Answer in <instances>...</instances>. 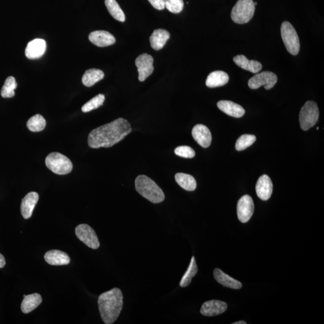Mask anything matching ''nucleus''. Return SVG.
Masks as SVG:
<instances>
[{"instance_id": "nucleus-1", "label": "nucleus", "mask_w": 324, "mask_h": 324, "mask_svg": "<svg viewBox=\"0 0 324 324\" xmlns=\"http://www.w3.org/2000/svg\"><path fill=\"white\" fill-rule=\"evenodd\" d=\"M132 128L126 120L119 118L91 131L88 144L92 149L109 148L119 143L132 132Z\"/></svg>"}, {"instance_id": "nucleus-2", "label": "nucleus", "mask_w": 324, "mask_h": 324, "mask_svg": "<svg viewBox=\"0 0 324 324\" xmlns=\"http://www.w3.org/2000/svg\"><path fill=\"white\" fill-rule=\"evenodd\" d=\"M98 305L102 319L106 324H111L118 319L123 306V295L117 287L99 296Z\"/></svg>"}, {"instance_id": "nucleus-3", "label": "nucleus", "mask_w": 324, "mask_h": 324, "mask_svg": "<svg viewBox=\"0 0 324 324\" xmlns=\"http://www.w3.org/2000/svg\"><path fill=\"white\" fill-rule=\"evenodd\" d=\"M136 191L153 203L163 202L164 194L155 181L146 175H139L135 180Z\"/></svg>"}, {"instance_id": "nucleus-4", "label": "nucleus", "mask_w": 324, "mask_h": 324, "mask_svg": "<svg viewBox=\"0 0 324 324\" xmlns=\"http://www.w3.org/2000/svg\"><path fill=\"white\" fill-rule=\"evenodd\" d=\"M255 5L253 0H239L232 10L231 16L235 23H247L253 18Z\"/></svg>"}, {"instance_id": "nucleus-5", "label": "nucleus", "mask_w": 324, "mask_h": 324, "mask_svg": "<svg viewBox=\"0 0 324 324\" xmlns=\"http://www.w3.org/2000/svg\"><path fill=\"white\" fill-rule=\"evenodd\" d=\"M46 165L56 174L66 175L72 171L73 164L66 156L60 153H50L45 159Z\"/></svg>"}, {"instance_id": "nucleus-6", "label": "nucleus", "mask_w": 324, "mask_h": 324, "mask_svg": "<svg viewBox=\"0 0 324 324\" xmlns=\"http://www.w3.org/2000/svg\"><path fill=\"white\" fill-rule=\"evenodd\" d=\"M281 36L287 51L290 54L297 55L300 49V39L294 27L289 22L284 21L282 24Z\"/></svg>"}, {"instance_id": "nucleus-7", "label": "nucleus", "mask_w": 324, "mask_h": 324, "mask_svg": "<svg viewBox=\"0 0 324 324\" xmlns=\"http://www.w3.org/2000/svg\"><path fill=\"white\" fill-rule=\"evenodd\" d=\"M319 116L317 103L313 101L307 102L301 108L299 116L301 128L303 130H308L317 124Z\"/></svg>"}, {"instance_id": "nucleus-8", "label": "nucleus", "mask_w": 324, "mask_h": 324, "mask_svg": "<svg viewBox=\"0 0 324 324\" xmlns=\"http://www.w3.org/2000/svg\"><path fill=\"white\" fill-rule=\"evenodd\" d=\"M278 77L275 74L269 71H265L258 74L250 78L248 85L252 90H256L262 86H264L265 90H270L278 82Z\"/></svg>"}, {"instance_id": "nucleus-9", "label": "nucleus", "mask_w": 324, "mask_h": 324, "mask_svg": "<svg viewBox=\"0 0 324 324\" xmlns=\"http://www.w3.org/2000/svg\"><path fill=\"white\" fill-rule=\"evenodd\" d=\"M75 233L81 242L84 243L88 247L97 249L100 246V243L96 232L90 226L81 224L77 226Z\"/></svg>"}, {"instance_id": "nucleus-10", "label": "nucleus", "mask_w": 324, "mask_h": 324, "mask_svg": "<svg viewBox=\"0 0 324 324\" xmlns=\"http://www.w3.org/2000/svg\"><path fill=\"white\" fill-rule=\"evenodd\" d=\"M255 205L252 197L244 195L240 198L237 203V215L240 222L246 223L251 219L254 213Z\"/></svg>"}, {"instance_id": "nucleus-11", "label": "nucleus", "mask_w": 324, "mask_h": 324, "mask_svg": "<svg viewBox=\"0 0 324 324\" xmlns=\"http://www.w3.org/2000/svg\"><path fill=\"white\" fill-rule=\"evenodd\" d=\"M154 59L152 55L142 54L136 58L135 65L138 68V79L141 82L149 77L154 71Z\"/></svg>"}, {"instance_id": "nucleus-12", "label": "nucleus", "mask_w": 324, "mask_h": 324, "mask_svg": "<svg viewBox=\"0 0 324 324\" xmlns=\"http://www.w3.org/2000/svg\"><path fill=\"white\" fill-rule=\"evenodd\" d=\"M228 308L227 304L223 301L213 300L206 301L201 307V314L205 317H214L224 313Z\"/></svg>"}, {"instance_id": "nucleus-13", "label": "nucleus", "mask_w": 324, "mask_h": 324, "mask_svg": "<svg viewBox=\"0 0 324 324\" xmlns=\"http://www.w3.org/2000/svg\"><path fill=\"white\" fill-rule=\"evenodd\" d=\"M192 135L197 143L203 148L211 145L212 136L209 128L203 124H197L193 128Z\"/></svg>"}, {"instance_id": "nucleus-14", "label": "nucleus", "mask_w": 324, "mask_h": 324, "mask_svg": "<svg viewBox=\"0 0 324 324\" xmlns=\"http://www.w3.org/2000/svg\"><path fill=\"white\" fill-rule=\"evenodd\" d=\"M89 40L95 45L99 47H107L116 43L114 36L107 31L98 30L90 33Z\"/></svg>"}, {"instance_id": "nucleus-15", "label": "nucleus", "mask_w": 324, "mask_h": 324, "mask_svg": "<svg viewBox=\"0 0 324 324\" xmlns=\"http://www.w3.org/2000/svg\"><path fill=\"white\" fill-rule=\"evenodd\" d=\"M273 189V183L269 176L263 175L259 178L256 185V192L261 200H269L272 196Z\"/></svg>"}, {"instance_id": "nucleus-16", "label": "nucleus", "mask_w": 324, "mask_h": 324, "mask_svg": "<svg viewBox=\"0 0 324 324\" xmlns=\"http://www.w3.org/2000/svg\"><path fill=\"white\" fill-rule=\"evenodd\" d=\"M46 49V41L43 39H36L28 43L26 49V55L29 59H37L42 57Z\"/></svg>"}, {"instance_id": "nucleus-17", "label": "nucleus", "mask_w": 324, "mask_h": 324, "mask_svg": "<svg viewBox=\"0 0 324 324\" xmlns=\"http://www.w3.org/2000/svg\"><path fill=\"white\" fill-rule=\"evenodd\" d=\"M39 194L37 192L29 193L22 200L21 205V213L25 219H29L32 217L33 210L39 201Z\"/></svg>"}, {"instance_id": "nucleus-18", "label": "nucleus", "mask_w": 324, "mask_h": 324, "mask_svg": "<svg viewBox=\"0 0 324 324\" xmlns=\"http://www.w3.org/2000/svg\"><path fill=\"white\" fill-rule=\"evenodd\" d=\"M217 107L227 115L240 118L244 115L245 110L242 106L229 100H221L217 103Z\"/></svg>"}, {"instance_id": "nucleus-19", "label": "nucleus", "mask_w": 324, "mask_h": 324, "mask_svg": "<svg viewBox=\"0 0 324 324\" xmlns=\"http://www.w3.org/2000/svg\"><path fill=\"white\" fill-rule=\"evenodd\" d=\"M44 260L51 265H65L71 262V258L65 252L58 250H49L44 256Z\"/></svg>"}, {"instance_id": "nucleus-20", "label": "nucleus", "mask_w": 324, "mask_h": 324, "mask_svg": "<svg viewBox=\"0 0 324 324\" xmlns=\"http://www.w3.org/2000/svg\"><path fill=\"white\" fill-rule=\"evenodd\" d=\"M213 275L214 279L218 283L222 284L223 286L234 289H240L242 287L241 282L231 278L219 269H215Z\"/></svg>"}, {"instance_id": "nucleus-21", "label": "nucleus", "mask_w": 324, "mask_h": 324, "mask_svg": "<svg viewBox=\"0 0 324 324\" xmlns=\"http://www.w3.org/2000/svg\"><path fill=\"white\" fill-rule=\"evenodd\" d=\"M169 38L170 34L167 31L163 29L155 30L150 38L151 46L156 51H159L163 48Z\"/></svg>"}, {"instance_id": "nucleus-22", "label": "nucleus", "mask_w": 324, "mask_h": 324, "mask_svg": "<svg viewBox=\"0 0 324 324\" xmlns=\"http://www.w3.org/2000/svg\"><path fill=\"white\" fill-rule=\"evenodd\" d=\"M233 60L240 68L252 72L253 74H257L262 68V64L259 61L248 60L247 57L243 55L236 56L234 57Z\"/></svg>"}, {"instance_id": "nucleus-23", "label": "nucleus", "mask_w": 324, "mask_h": 324, "mask_svg": "<svg viewBox=\"0 0 324 324\" xmlns=\"http://www.w3.org/2000/svg\"><path fill=\"white\" fill-rule=\"evenodd\" d=\"M230 77L226 72L217 71L211 72L206 78V85L209 88H216L225 85L228 82Z\"/></svg>"}, {"instance_id": "nucleus-24", "label": "nucleus", "mask_w": 324, "mask_h": 324, "mask_svg": "<svg viewBox=\"0 0 324 324\" xmlns=\"http://www.w3.org/2000/svg\"><path fill=\"white\" fill-rule=\"evenodd\" d=\"M41 301H42V298L38 293L26 295V297H24L23 301H22L21 311L24 314H29L37 308Z\"/></svg>"}, {"instance_id": "nucleus-25", "label": "nucleus", "mask_w": 324, "mask_h": 324, "mask_svg": "<svg viewBox=\"0 0 324 324\" xmlns=\"http://www.w3.org/2000/svg\"><path fill=\"white\" fill-rule=\"evenodd\" d=\"M105 77L104 73L101 70L91 69L86 71L83 74L82 81L83 84L90 87L101 81Z\"/></svg>"}, {"instance_id": "nucleus-26", "label": "nucleus", "mask_w": 324, "mask_h": 324, "mask_svg": "<svg viewBox=\"0 0 324 324\" xmlns=\"http://www.w3.org/2000/svg\"><path fill=\"white\" fill-rule=\"evenodd\" d=\"M175 179L178 185L187 191H194L197 189V181L191 175L177 173Z\"/></svg>"}, {"instance_id": "nucleus-27", "label": "nucleus", "mask_w": 324, "mask_h": 324, "mask_svg": "<svg viewBox=\"0 0 324 324\" xmlns=\"http://www.w3.org/2000/svg\"><path fill=\"white\" fill-rule=\"evenodd\" d=\"M105 3L108 12L114 19L120 22L125 21V17L123 11L122 10L116 0H105Z\"/></svg>"}, {"instance_id": "nucleus-28", "label": "nucleus", "mask_w": 324, "mask_h": 324, "mask_svg": "<svg viewBox=\"0 0 324 324\" xmlns=\"http://www.w3.org/2000/svg\"><path fill=\"white\" fill-rule=\"evenodd\" d=\"M197 273L198 266L196 259H195L194 256H192L188 269L186 271L185 274H184L180 282V286L186 287L189 286L190 284L191 283L192 278L196 276Z\"/></svg>"}, {"instance_id": "nucleus-29", "label": "nucleus", "mask_w": 324, "mask_h": 324, "mask_svg": "<svg viewBox=\"0 0 324 324\" xmlns=\"http://www.w3.org/2000/svg\"><path fill=\"white\" fill-rule=\"evenodd\" d=\"M46 122L45 119L40 114L31 117L27 122V126L33 132H41L45 128Z\"/></svg>"}, {"instance_id": "nucleus-30", "label": "nucleus", "mask_w": 324, "mask_h": 324, "mask_svg": "<svg viewBox=\"0 0 324 324\" xmlns=\"http://www.w3.org/2000/svg\"><path fill=\"white\" fill-rule=\"evenodd\" d=\"M17 83L16 82L15 78L9 77L5 80L4 84L2 86L1 95L3 98H11L15 96V90L17 88Z\"/></svg>"}, {"instance_id": "nucleus-31", "label": "nucleus", "mask_w": 324, "mask_h": 324, "mask_svg": "<svg viewBox=\"0 0 324 324\" xmlns=\"http://www.w3.org/2000/svg\"><path fill=\"white\" fill-rule=\"evenodd\" d=\"M105 97L102 94L97 95L96 96L93 97L90 101L86 102L84 105L82 107V111L83 113H88L96 109L101 107L104 103Z\"/></svg>"}, {"instance_id": "nucleus-32", "label": "nucleus", "mask_w": 324, "mask_h": 324, "mask_svg": "<svg viewBox=\"0 0 324 324\" xmlns=\"http://www.w3.org/2000/svg\"><path fill=\"white\" fill-rule=\"evenodd\" d=\"M256 136L252 135H243L237 139L236 149L237 151H243L247 149L256 141Z\"/></svg>"}, {"instance_id": "nucleus-33", "label": "nucleus", "mask_w": 324, "mask_h": 324, "mask_svg": "<svg viewBox=\"0 0 324 324\" xmlns=\"http://www.w3.org/2000/svg\"><path fill=\"white\" fill-rule=\"evenodd\" d=\"M165 8L173 13H179L184 7L183 0H164Z\"/></svg>"}, {"instance_id": "nucleus-34", "label": "nucleus", "mask_w": 324, "mask_h": 324, "mask_svg": "<svg viewBox=\"0 0 324 324\" xmlns=\"http://www.w3.org/2000/svg\"><path fill=\"white\" fill-rule=\"evenodd\" d=\"M176 155L183 158L192 159L195 157V152L194 149L189 146H180L175 149Z\"/></svg>"}, {"instance_id": "nucleus-35", "label": "nucleus", "mask_w": 324, "mask_h": 324, "mask_svg": "<svg viewBox=\"0 0 324 324\" xmlns=\"http://www.w3.org/2000/svg\"><path fill=\"white\" fill-rule=\"evenodd\" d=\"M150 4L153 5V7L155 9L162 10L165 8V2L164 0H149Z\"/></svg>"}, {"instance_id": "nucleus-36", "label": "nucleus", "mask_w": 324, "mask_h": 324, "mask_svg": "<svg viewBox=\"0 0 324 324\" xmlns=\"http://www.w3.org/2000/svg\"><path fill=\"white\" fill-rule=\"evenodd\" d=\"M5 260L3 255L0 253V269H2L5 266Z\"/></svg>"}, {"instance_id": "nucleus-37", "label": "nucleus", "mask_w": 324, "mask_h": 324, "mask_svg": "<svg viewBox=\"0 0 324 324\" xmlns=\"http://www.w3.org/2000/svg\"><path fill=\"white\" fill-rule=\"evenodd\" d=\"M247 323L245 322V321H238V322H236L233 323V324H246Z\"/></svg>"}]
</instances>
